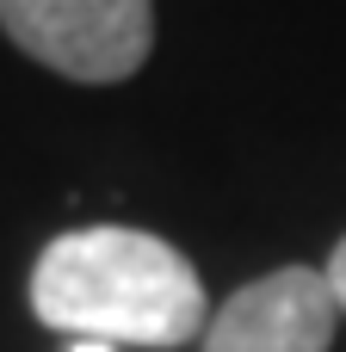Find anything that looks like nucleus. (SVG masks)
<instances>
[{"label":"nucleus","mask_w":346,"mask_h":352,"mask_svg":"<svg viewBox=\"0 0 346 352\" xmlns=\"http://www.w3.org/2000/svg\"><path fill=\"white\" fill-rule=\"evenodd\" d=\"M31 316L74 340L105 346H186L204 334L210 303L192 260L149 229H74L31 266Z\"/></svg>","instance_id":"1"},{"label":"nucleus","mask_w":346,"mask_h":352,"mask_svg":"<svg viewBox=\"0 0 346 352\" xmlns=\"http://www.w3.org/2000/svg\"><path fill=\"white\" fill-rule=\"evenodd\" d=\"M0 31L43 68L111 87L155 50V0H0Z\"/></svg>","instance_id":"2"},{"label":"nucleus","mask_w":346,"mask_h":352,"mask_svg":"<svg viewBox=\"0 0 346 352\" xmlns=\"http://www.w3.org/2000/svg\"><path fill=\"white\" fill-rule=\"evenodd\" d=\"M68 352H111V346H105V340H74Z\"/></svg>","instance_id":"5"},{"label":"nucleus","mask_w":346,"mask_h":352,"mask_svg":"<svg viewBox=\"0 0 346 352\" xmlns=\"http://www.w3.org/2000/svg\"><path fill=\"white\" fill-rule=\"evenodd\" d=\"M334 328H340V303L328 291V272L279 266L241 285L204 322V352H328Z\"/></svg>","instance_id":"3"},{"label":"nucleus","mask_w":346,"mask_h":352,"mask_svg":"<svg viewBox=\"0 0 346 352\" xmlns=\"http://www.w3.org/2000/svg\"><path fill=\"white\" fill-rule=\"evenodd\" d=\"M322 272H328V291H334V303H340V316H346V235L334 241V254H328Z\"/></svg>","instance_id":"4"}]
</instances>
